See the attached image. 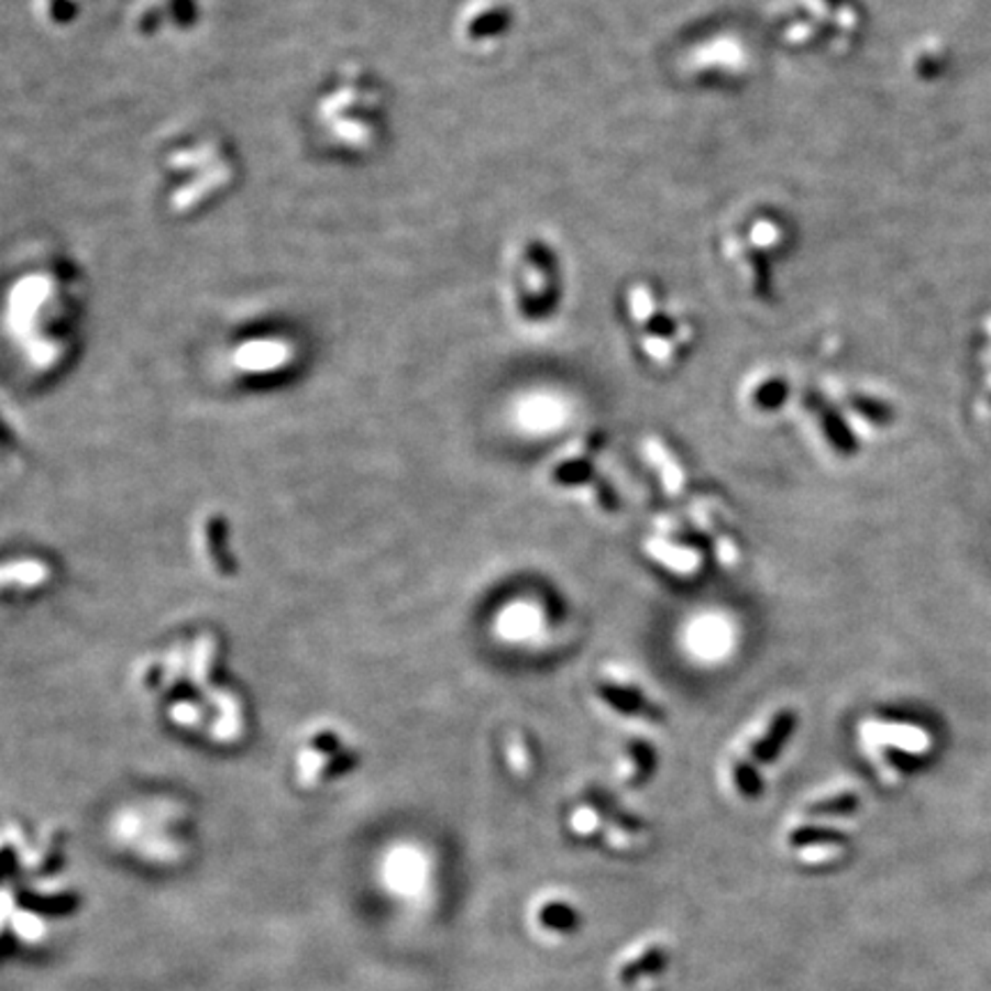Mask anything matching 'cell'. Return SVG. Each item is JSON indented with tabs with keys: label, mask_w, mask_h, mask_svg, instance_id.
<instances>
[{
	"label": "cell",
	"mask_w": 991,
	"mask_h": 991,
	"mask_svg": "<svg viewBox=\"0 0 991 991\" xmlns=\"http://www.w3.org/2000/svg\"><path fill=\"white\" fill-rule=\"evenodd\" d=\"M859 808V799L854 794H840L836 799H826L822 803H815L811 813L815 815H849Z\"/></svg>",
	"instance_id": "7402d4cb"
},
{
	"label": "cell",
	"mask_w": 991,
	"mask_h": 991,
	"mask_svg": "<svg viewBox=\"0 0 991 991\" xmlns=\"http://www.w3.org/2000/svg\"><path fill=\"white\" fill-rule=\"evenodd\" d=\"M565 299V272L553 241L528 234L517 241L507 260L505 301L517 321L542 327L551 321Z\"/></svg>",
	"instance_id": "277c9868"
},
{
	"label": "cell",
	"mask_w": 991,
	"mask_h": 991,
	"mask_svg": "<svg viewBox=\"0 0 991 991\" xmlns=\"http://www.w3.org/2000/svg\"><path fill=\"white\" fill-rule=\"evenodd\" d=\"M794 726H796V714L792 709H783L775 714L773 720L769 723L767 733L751 746V756L762 764H771L783 751L788 739L792 737Z\"/></svg>",
	"instance_id": "8fae6325"
},
{
	"label": "cell",
	"mask_w": 991,
	"mask_h": 991,
	"mask_svg": "<svg viewBox=\"0 0 991 991\" xmlns=\"http://www.w3.org/2000/svg\"><path fill=\"white\" fill-rule=\"evenodd\" d=\"M599 826H602V817L591 806H581L572 815V828H574V834H579V836H593Z\"/></svg>",
	"instance_id": "603a6c76"
},
{
	"label": "cell",
	"mask_w": 991,
	"mask_h": 991,
	"mask_svg": "<svg viewBox=\"0 0 991 991\" xmlns=\"http://www.w3.org/2000/svg\"><path fill=\"white\" fill-rule=\"evenodd\" d=\"M161 191L175 219H196L241 181V154L219 129H186L158 154Z\"/></svg>",
	"instance_id": "7a4b0ae2"
},
{
	"label": "cell",
	"mask_w": 991,
	"mask_h": 991,
	"mask_svg": "<svg viewBox=\"0 0 991 991\" xmlns=\"http://www.w3.org/2000/svg\"><path fill=\"white\" fill-rule=\"evenodd\" d=\"M553 480L562 487H579L587 485L593 480V464L579 458V460H565L553 469Z\"/></svg>",
	"instance_id": "e0dca14e"
},
{
	"label": "cell",
	"mask_w": 991,
	"mask_h": 991,
	"mask_svg": "<svg viewBox=\"0 0 991 991\" xmlns=\"http://www.w3.org/2000/svg\"><path fill=\"white\" fill-rule=\"evenodd\" d=\"M889 760H893L898 767H902V769H912L914 764H916V758H909V756H902V751H889Z\"/></svg>",
	"instance_id": "f1b7e54d"
},
{
	"label": "cell",
	"mask_w": 991,
	"mask_h": 991,
	"mask_svg": "<svg viewBox=\"0 0 991 991\" xmlns=\"http://www.w3.org/2000/svg\"><path fill=\"white\" fill-rule=\"evenodd\" d=\"M785 397H788V386H785V382H781V379H767V382H762L756 390H753V395H751V399L756 401V405L760 407V409H764V411H769V409H779L783 401H785Z\"/></svg>",
	"instance_id": "ffe728a7"
},
{
	"label": "cell",
	"mask_w": 991,
	"mask_h": 991,
	"mask_svg": "<svg viewBox=\"0 0 991 991\" xmlns=\"http://www.w3.org/2000/svg\"><path fill=\"white\" fill-rule=\"evenodd\" d=\"M620 312L640 352L657 365H671L695 338L693 321L654 283H631L620 297Z\"/></svg>",
	"instance_id": "5b68a950"
},
{
	"label": "cell",
	"mask_w": 991,
	"mask_h": 991,
	"mask_svg": "<svg viewBox=\"0 0 991 991\" xmlns=\"http://www.w3.org/2000/svg\"><path fill=\"white\" fill-rule=\"evenodd\" d=\"M646 450H648V454H650V460L657 464V469L661 471V477H663V487L671 492V494H678V492H682V487H684V475H682V469L675 464V460L671 458V454H668V450L657 441V439H650L648 443H646Z\"/></svg>",
	"instance_id": "9a60e30c"
},
{
	"label": "cell",
	"mask_w": 991,
	"mask_h": 991,
	"mask_svg": "<svg viewBox=\"0 0 991 991\" xmlns=\"http://www.w3.org/2000/svg\"><path fill=\"white\" fill-rule=\"evenodd\" d=\"M659 948H663V944L657 939V936H652V939L636 942L618 961V980L625 982V978L631 973V969H636L642 959H648Z\"/></svg>",
	"instance_id": "d6986e66"
},
{
	"label": "cell",
	"mask_w": 991,
	"mask_h": 991,
	"mask_svg": "<svg viewBox=\"0 0 991 991\" xmlns=\"http://www.w3.org/2000/svg\"><path fill=\"white\" fill-rule=\"evenodd\" d=\"M535 923H538V927H542L547 934H565L576 925V914L570 904L549 900L540 904L538 914H535Z\"/></svg>",
	"instance_id": "5bb4252c"
},
{
	"label": "cell",
	"mask_w": 991,
	"mask_h": 991,
	"mask_svg": "<svg viewBox=\"0 0 991 991\" xmlns=\"http://www.w3.org/2000/svg\"><path fill=\"white\" fill-rule=\"evenodd\" d=\"M733 781L746 799H756L762 792V781L758 775V769L753 767V760H746V758L737 760L733 767Z\"/></svg>",
	"instance_id": "ac0fdd59"
},
{
	"label": "cell",
	"mask_w": 991,
	"mask_h": 991,
	"mask_svg": "<svg viewBox=\"0 0 991 991\" xmlns=\"http://www.w3.org/2000/svg\"><path fill=\"white\" fill-rule=\"evenodd\" d=\"M507 758H510V767H513L519 775H524V773L528 771V767H530L528 748H526V744H524V739H521L519 733H515V735L510 737V741H507Z\"/></svg>",
	"instance_id": "cb8c5ba5"
},
{
	"label": "cell",
	"mask_w": 991,
	"mask_h": 991,
	"mask_svg": "<svg viewBox=\"0 0 991 991\" xmlns=\"http://www.w3.org/2000/svg\"><path fill=\"white\" fill-rule=\"evenodd\" d=\"M599 695L602 701L615 709L618 714H627V716H642V718H652V720H661L659 709L654 705L648 703L646 693H640L638 689L629 686V684H602L599 686Z\"/></svg>",
	"instance_id": "30bf717a"
},
{
	"label": "cell",
	"mask_w": 991,
	"mask_h": 991,
	"mask_svg": "<svg viewBox=\"0 0 991 991\" xmlns=\"http://www.w3.org/2000/svg\"><path fill=\"white\" fill-rule=\"evenodd\" d=\"M851 401H854V409L859 411V414H863L874 425H887L891 420V411L883 405H879V401H872V399H866V397H854Z\"/></svg>",
	"instance_id": "d4e9b609"
},
{
	"label": "cell",
	"mask_w": 991,
	"mask_h": 991,
	"mask_svg": "<svg viewBox=\"0 0 991 991\" xmlns=\"http://www.w3.org/2000/svg\"><path fill=\"white\" fill-rule=\"evenodd\" d=\"M294 356V340L287 333H251L234 346V363L246 372H269Z\"/></svg>",
	"instance_id": "9c48e42d"
},
{
	"label": "cell",
	"mask_w": 991,
	"mask_h": 991,
	"mask_svg": "<svg viewBox=\"0 0 991 991\" xmlns=\"http://www.w3.org/2000/svg\"><path fill=\"white\" fill-rule=\"evenodd\" d=\"M648 549L659 562H663L665 568H671L675 572H693L695 565H698V555L689 549H678V547L661 542V540L648 542Z\"/></svg>",
	"instance_id": "2e32d148"
},
{
	"label": "cell",
	"mask_w": 991,
	"mask_h": 991,
	"mask_svg": "<svg viewBox=\"0 0 991 991\" xmlns=\"http://www.w3.org/2000/svg\"><path fill=\"white\" fill-rule=\"evenodd\" d=\"M629 758L636 762V767H634L636 775H646L654 769V751L648 744H642V741L634 744L629 748Z\"/></svg>",
	"instance_id": "484cf974"
},
{
	"label": "cell",
	"mask_w": 991,
	"mask_h": 991,
	"mask_svg": "<svg viewBox=\"0 0 991 991\" xmlns=\"http://www.w3.org/2000/svg\"><path fill=\"white\" fill-rule=\"evenodd\" d=\"M388 92L363 65L338 67L315 95L310 122L317 139L342 158L377 152L388 133Z\"/></svg>",
	"instance_id": "3957f363"
},
{
	"label": "cell",
	"mask_w": 991,
	"mask_h": 991,
	"mask_svg": "<svg viewBox=\"0 0 991 991\" xmlns=\"http://www.w3.org/2000/svg\"><path fill=\"white\" fill-rule=\"evenodd\" d=\"M88 310V280L69 255H46L25 266L10 283L3 299V321L10 338L35 361L65 352Z\"/></svg>",
	"instance_id": "6da1fadb"
},
{
	"label": "cell",
	"mask_w": 991,
	"mask_h": 991,
	"mask_svg": "<svg viewBox=\"0 0 991 991\" xmlns=\"http://www.w3.org/2000/svg\"><path fill=\"white\" fill-rule=\"evenodd\" d=\"M716 544H718V553H720V560L726 562V565H735V562L739 560V553H737V547L728 540V538H723V535H718L716 538Z\"/></svg>",
	"instance_id": "83f0119b"
},
{
	"label": "cell",
	"mask_w": 991,
	"mask_h": 991,
	"mask_svg": "<svg viewBox=\"0 0 991 991\" xmlns=\"http://www.w3.org/2000/svg\"><path fill=\"white\" fill-rule=\"evenodd\" d=\"M207 0H136L126 25L139 40L154 42L168 37H184L205 23Z\"/></svg>",
	"instance_id": "52a82bcc"
},
{
	"label": "cell",
	"mask_w": 991,
	"mask_h": 991,
	"mask_svg": "<svg viewBox=\"0 0 991 991\" xmlns=\"http://www.w3.org/2000/svg\"><path fill=\"white\" fill-rule=\"evenodd\" d=\"M792 845L796 847H813V845H836L843 840L840 834L826 832V828H799L790 836Z\"/></svg>",
	"instance_id": "44dd1931"
},
{
	"label": "cell",
	"mask_w": 991,
	"mask_h": 991,
	"mask_svg": "<svg viewBox=\"0 0 991 991\" xmlns=\"http://www.w3.org/2000/svg\"><path fill=\"white\" fill-rule=\"evenodd\" d=\"M785 241L783 221L764 209H748L723 230V260L751 299H767L773 291V264L781 257Z\"/></svg>",
	"instance_id": "8992f818"
},
{
	"label": "cell",
	"mask_w": 991,
	"mask_h": 991,
	"mask_svg": "<svg viewBox=\"0 0 991 991\" xmlns=\"http://www.w3.org/2000/svg\"><path fill=\"white\" fill-rule=\"evenodd\" d=\"M606 838L615 849H629L634 845V838L629 832H625V826L618 824H608L606 826Z\"/></svg>",
	"instance_id": "4316f807"
},
{
	"label": "cell",
	"mask_w": 991,
	"mask_h": 991,
	"mask_svg": "<svg viewBox=\"0 0 991 991\" xmlns=\"http://www.w3.org/2000/svg\"><path fill=\"white\" fill-rule=\"evenodd\" d=\"M815 409H817V414H819L822 430H824L828 443H832L836 450H840V452H845V454L856 452V448H859V443H856V437H854V432L847 427V422H845L832 407H826L824 401H817Z\"/></svg>",
	"instance_id": "4fadbf2b"
},
{
	"label": "cell",
	"mask_w": 991,
	"mask_h": 991,
	"mask_svg": "<svg viewBox=\"0 0 991 991\" xmlns=\"http://www.w3.org/2000/svg\"><path fill=\"white\" fill-rule=\"evenodd\" d=\"M517 14L503 0H477L458 19V40L473 51H489L513 35Z\"/></svg>",
	"instance_id": "ba28073f"
},
{
	"label": "cell",
	"mask_w": 991,
	"mask_h": 991,
	"mask_svg": "<svg viewBox=\"0 0 991 991\" xmlns=\"http://www.w3.org/2000/svg\"><path fill=\"white\" fill-rule=\"evenodd\" d=\"M86 0H33L35 19L51 31H65L84 12Z\"/></svg>",
	"instance_id": "7c38bea8"
}]
</instances>
